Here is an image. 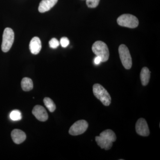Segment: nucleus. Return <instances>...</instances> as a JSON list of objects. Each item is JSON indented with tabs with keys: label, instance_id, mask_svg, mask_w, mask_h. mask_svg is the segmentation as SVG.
<instances>
[{
	"label": "nucleus",
	"instance_id": "obj_6",
	"mask_svg": "<svg viewBox=\"0 0 160 160\" xmlns=\"http://www.w3.org/2000/svg\"><path fill=\"white\" fill-rule=\"evenodd\" d=\"M120 59L125 69H131L132 66V60L128 47L125 45H120L118 49Z\"/></svg>",
	"mask_w": 160,
	"mask_h": 160
},
{
	"label": "nucleus",
	"instance_id": "obj_19",
	"mask_svg": "<svg viewBox=\"0 0 160 160\" xmlns=\"http://www.w3.org/2000/svg\"><path fill=\"white\" fill-rule=\"evenodd\" d=\"M69 41L68 38L66 37H63L60 40V44L63 48H66L69 46Z\"/></svg>",
	"mask_w": 160,
	"mask_h": 160
},
{
	"label": "nucleus",
	"instance_id": "obj_12",
	"mask_svg": "<svg viewBox=\"0 0 160 160\" xmlns=\"http://www.w3.org/2000/svg\"><path fill=\"white\" fill-rule=\"evenodd\" d=\"M11 137L15 143L20 144L26 140V133L22 130L18 129H13L11 132Z\"/></svg>",
	"mask_w": 160,
	"mask_h": 160
},
{
	"label": "nucleus",
	"instance_id": "obj_13",
	"mask_svg": "<svg viewBox=\"0 0 160 160\" xmlns=\"http://www.w3.org/2000/svg\"><path fill=\"white\" fill-rule=\"evenodd\" d=\"M150 71L147 67H144L141 70L140 78L143 86H146L149 82L150 78Z\"/></svg>",
	"mask_w": 160,
	"mask_h": 160
},
{
	"label": "nucleus",
	"instance_id": "obj_4",
	"mask_svg": "<svg viewBox=\"0 0 160 160\" xmlns=\"http://www.w3.org/2000/svg\"><path fill=\"white\" fill-rule=\"evenodd\" d=\"M117 22L119 26L129 28H135L138 26L137 18L132 15L124 14L118 18Z\"/></svg>",
	"mask_w": 160,
	"mask_h": 160
},
{
	"label": "nucleus",
	"instance_id": "obj_17",
	"mask_svg": "<svg viewBox=\"0 0 160 160\" xmlns=\"http://www.w3.org/2000/svg\"><path fill=\"white\" fill-rule=\"evenodd\" d=\"M100 0H86V5L88 7L94 8L97 7Z\"/></svg>",
	"mask_w": 160,
	"mask_h": 160
},
{
	"label": "nucleus",
	"instance_id": "obj_18",
	"mask_svg": "<svg viewBox=\"0 0 160 160\" xmlns=\"http://www.w3.org/2000/svg\"><path fill=\"white\" fill-rule=\"evenodd\" d=\"M49 45L50 48L55 49L57 48L60 45V42L55 38H52L49 41Z\"/></svg>",
	"mask_w": 160,
	"mask_h": 160
},
{
	"label": "nucleus",
	"instance_id": "obj_2",
	"mask_svg": "<svg viewBox=\"0 0 160 160\" xmlns=\"http://www.w3.org/2000/svg\"><path fill=\"white\" fill-rule=\"evenodd\" d=\"M93 94L96 98L99 100L105 106H109L111 104V98L109 92L102 85L95 84L93 85Z\"/></svg>",
	"mask_w": 160,
	"mask_h": 160
},
{
	"label": "nucleus",
	"instance_id": "obj_3",
	"mask_svg": "<svg viewBox=\"0 0 160 160\" xmlns=\"http://www.w3.org/2000/svg\"><path fill=\"white\" fill-rule=\"evenodd\" d=\"M92 51L97 56L102 58V62H106L109 58V53L108 46L102 41H97L92 46Z\"/></svg>",
	"mask_w": 160,
	"mask_h": 160
},
{
	"label": "nucleus",
	"instance_id": "obj_15",
	"mask_svg": "<svg viewBox=\"0 0 160 160\" xmlns=\"http://www.w3.org/2000/svg\"><path fill=\"white\" fill-rule=\"evenodd\" d=\"M44 103L47 109L50 112H53L56 109V105L51 99L49 98H45Z\"/></svg>",
	"mask_w": 160,
	"mask_h": 160
},
{
	"label": "nucleus",
	"instance_id": "obj_14",
	"mask_svg": "<svg viewBox=\"0 0 160 160\" xmlns=\"http://www.w3.org/2000/svg\"><path fill=\"white\" fill-rule=\"evenodd\" d=\"M22 89L25 91H29L33 89V85L32 80L28 78H24L21 82Z\"/></svg>",
	"mask_w": 160,
	"mask_h": 160
},
{
	"label": "nucleus",
	"instance_id": "obj_11",
	"mask_svg": "<svg viewBox=\"0 0 160 160\" xmlns=\"http://www.w3.org/2000/svg\"><path fill=\"white\" fill-rule=\"evenodd\" d=\"M58 2V0H42L39 6V11L41 13H44L49 11Z\"/></svg>",
	"mask_w": 160,
	"mask_h": 160
},
{
	"label": "nucleus",
	"instance_id": "obj_10",
	"mask_svg": "<svg viewBox=\"0 0 160 160\" xmlns=\"http://www.w3.org/2000/svg\"><path fill=\"white\" fill-rule=\"evenodd\" d=\"M42 49V43L39 38L35 37L29 43V49L32 54L37 55L39 53Z\"/></svg>",
	"mask_w": 160,
	"mask_h": 160
},
{
	"label": "nucleus",
	"instance_id": "obj_7",
	"mask_svg": "<svg viewBox=\"0 0 160 160\" xmlns=\"http://www.w3.org/2000/svg\"><path fill=\"white\" fill-rule=\"evenodd\" d=\"M88 122L85 120L78 121L71 126L69 129V133L72 136L82 134L88 129Z\"/></svg>",
	"mask_w": 160,
	"mask_h": 160
},
{
	"label": "nucleus",
	"instance_id": "obj_9",
	"mask_svg": "<svg viewBox=\"0 0 160 160\" xmlns=\"http://www.w3.org/2000/svg\"><path fill=\"white\" fill-rule=\"evenodd\" d=\"M32 113L38 120L41 122H45L48 119V113L43 106L37 105L32 109Z\"/></svg>",
	"mask_w": 160,
	"mask_h": 160
},
{
	"label": "nucleus",
	"instance_id": "obj_20",
	"mask_svg": "<svg viewBox=\"0 0 160 160\" xmlns=\"http://www.w3.org/2000/svg\"><path fill=\"white\" fill-rule=\"evenodd\" d=\"M102 62V58L99 56H97L94 59V63L96 65H98L100 64L101 62Z\"/></svg>",
	"mask_w": 160,
	"mask_h": 160
},
{
	"label": "nucleus",
	"instance_id": "obj_16",
	"mask_svg": "<svg viewBox=\"0 0 160 160\" xmlns=\"http://www.w3.org/2000/svg\"><path fill=\"white\" fill-rule=\"evenodd\" d=\"M9 117L12 120L14 121H20L22 118V113L18 110H14L12 111Z\"/></svg>",
	"mask_w": 160,
	"mask_h": 160
},
{
	"label": "nucleus",
	"instance_id": "obj_8",
	"mask_svg": "<svg viewBox=\"0 0 160 160\" xmlns=\"http://www.w3.org/2000/svg\"><path fill=\"white\" fill-rule=\"evenodd\" d=\"M136 131L137 133L143 137L148 136L150 134L149 127L145 119H139L136 124Z\"/></svg>",
	"mask_w": 160,
	"mask_h": 160
},
{
	"label": "nucleus",
	"instance_id": "obj_5",
	"mask_svg": "<svg viewBox=\"0 0 160 160\" xmlns=\"http://www.w3.org/2000/svg\"><path fill=\"white\" fill-rule=\"evenodd\" d=\"M14 40V33L11 28H6L3 32L2 49L3 52H7L11 49Z\"/></svg>",
	"mask_w": 160,
	"mask_h": 160
},
{
	"label": "nucleus",
	"instance_id": "obj_1",
	"mask_svg": "<svg viewBox=\"0 0 160 160\" xmlns=\"http://www.w3.org/2000/svg\"><path fill=\"white\" fill-rule=\"evenodd\" d=\"M116 135L111 129H106L100 133L99 136L95 138V141L98 146L101 149L107 150L111 149L112 143L116 140Z\"/></svg>",
	"mask_w": 160,
	"mask_h": 160
}]
</instances>
